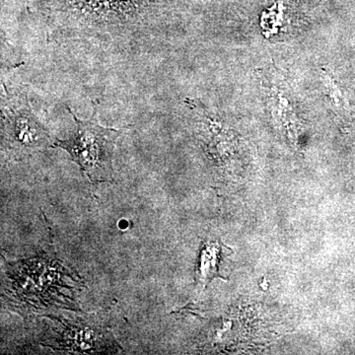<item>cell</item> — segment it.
<instances>
[{
	"label": "cell",
	"mask_w": 355,
	"mask_h": 355,
	"mask_svg": "<svg viewBox=\"0 0 355 355\" xmlns=\"http://www.w3.org/2000/svg\"><path fill=\"white\" fill-rule=\"evenodd\" d=\"M99 102L94 103L88 120H79L69 108L76 123V130L69 139H57L53 146L64 149L92 184L113 183V156L116 139L123 130L105 128L98 121Z\"/></svg>",
	"instance_id": "6da1fadb"
},
{
	"label": "cell",
	"mask_w": 355,
	"mask_h": 355,
	"mask_svg": "<svg viewBox=\"0 0 355 355\" xmlns=\"http://www.w3.org/2000/svg\"><path fill=\"white\" fill-rule=\"evenodd\" d=\"M28 102L13 104L6 109L4 139L9 147L20 153H29L53 146L49 133L40 125L30 111Z\"/></svg>",
	"instance_id": "7a4b0ae2"
},
{
	"label": "cell",
	"mask_w": 355,
	"mask_h": 355,
	"mask_svg": "<svg viewBox=\"0 0 355 355\" xmlns=\"http://www.w3.org/2000/svg\"><path fill=\"white\" fill-rule=\"evenodd\" d=\"M84 9L105 16H120L132 13L146 3V0H76Z\"/></svg>",
	"instance_id": "3957f363"
},
{
	"label": "cell",
	"mask_w": 355,
	"mask_h": 355,
	"mask_svg": "<svg viewBox=\"0 0 355 355\" xmlns=\"http://www.w3.org/2000/svg\"><path fill=\"white\" fill-rule=\"evenodd\" d=\"M224 246L220 242H207L203 244L200 252V263L197 272L198 279L203 284L211 282L216 277H221L219 275L221 257L223 256Z\"/></svg>",
	"instance_id": "277c9868"
},
{
	"label": "cell",
	"mask_w": 355,
	"mask_h": 355,
	"mask_svg": "<svg viewBox=\"0 0 355 355\" xmlns=\"http://www.w3.org/2000/svg\"><path fill=\"white\" fill-rule=\"evenodd\" d=\"M119 227L121 229H125L128 227V222L127 220H125V219H123V220H121L119 222Z\"/></svg>",
	"instance_id": "5b68a950"
}]
</instances>
